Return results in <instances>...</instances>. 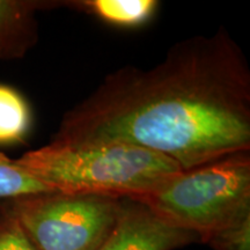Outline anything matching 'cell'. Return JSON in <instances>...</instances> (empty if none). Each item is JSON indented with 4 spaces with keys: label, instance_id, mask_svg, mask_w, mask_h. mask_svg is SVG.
I'll use <instances>...</instances> for the list:
<instances>
[{
    "label": "cell",
    "instance_id": "5b68a950",
    "mask_svg": "<svg viewBox=\"0 0 250 250\" xmlns=\"http://www.w3.org/2000/svg\"><path fill=\"white\" fill-rule=\"evenodd\" d=\"M201 242L196 233L176 227L142 203L123 199L118 219L98 250H174Z\"/></svg>",
    "mask_w": 250,
    "mask_h": 250
},
{
    "label": "cell",
    "instance_id": "277c9868",
    "mask_svg": "<svg viewBox=\"0 0 250 250\" xmlns=\"http://www.w3.org/2000/svg\"><path fill=\"white\" fill-rule=\"evenodd\" d=\"M123 199L46 192L7 202L37 250H98L116 224Z\"/></svg>",
    "mask_w": 250,
    "mask_h": 250
},
{
    "label": "cell",
    "instance_id": "ba28073f",
    "mask_svg": "<svg viewBox=\"0 0 250 250\" xmlns=\"http://www.w3.org/2000/svg\"><path fill=\"white\" fill-rule=\"evenodd\" d=\"M30 127V111L18 90L0 85V144L23 142Z\"/></svg>",
    "mask_w": 250,
    "mask_h": 250
},
{
    "label": "cell",
    "instance_id": "52a82bcc",
    "mask_svg": "<svg viewBox=\"0 0 250 250\" xmlns=\"http://www.w3.org/2000/svg\"><path fill=\"white\" fill-rule=\"evenodd\" d=\"M68 6L95 15L103 22L116 27L134 28L146 23L155 14V0H83Z\"/></svg>",
    "mask_w": 250,
    "mask_h": 250
},
{
    "label": "cell",
    "instance_id": "3957f363",
    "mask_svg": "<svg viewBox=\"0 0 250 250\" xmlns=\"http://www.w3.org/2000/svg\"><path fill=\"white\" fill-rule=\"evenodd\" d=\"M250 152H239L184 169L164 186L134 199L201 242L250 217Z\"/></svg>",
    "mask_w": 250,
    "mask_h": 250
},
{
    "label": "cell",
    "instance_id": "7a4b0ae2",
    "mask_svg": "<svg viewBox=\"0 0 250 250\" xmlns=\"http://www.w3.org/2000/svg\"><path fill=\"white\" fill-rule=\"evenodd\" d=\"M17 161L55 192L131 201L184 170L167 156L127 144L71 147L50 142Z\"/></svg>",
    "mask_w": 250,
    "mask_h": 250
},
{
    "label": "cell",
    "instance_id": "6da1fadb",
    "mask_svg": "<svg viewBox=\"0 0 250 250\" xmlns=\"http://www.w3.org/2000/svg\"><path fill=\"white\" fill-rule=\"evenodd\" d=\"M51 143L127 144L183 169L250 152V71L226 30L175 43L151 68L111 72L62 116Z\"/></svg>",
    "mask_w": 250,
    "mask_h": 250
},
{
    "label": "cell",
    "instance_id": "8992f818",
    "mask_svg": "<svg viewBox=\"0 0 250 250\" xmlns=\"http://www.w3.org/2000/svg\"><path fill=\"white\" fill-rule=\"evenodd\" d=\"M56 2L0 0V59L23 57L37 42L35 13Z\"/></svg>",
    "mask_w": 250,
    "mask_h": 250
},
{
    "label": "cell",
    "instance_id": "30bf717a",
    "mask_svg": "<svg viewBox=\"0 0 250 250\" xmlns=\"http://www.w3.org/2000/svg\"><path fill=\"white\" fill-rule=\"evenodd\" d=\"M203 243L214 250H250V217L218 230Z\"/></svg>",
    "mask_w": 250,
    "mask_h": 250
},
{
    "label": "cell",
    "instance_id": "8fae6325",
    "mask_svg": "<svg viewBox=\"0 0 250 250\" xmlns=\"http://www.w3.org/2000/svg\"><path fill=\"white\" fill-rule=\"evenodd\" d=\"M0 250H37L20 224L7 211L0 221Z\"/></svg>",
    "mask_w": 250,
    "mask_h": 250
},
{
    "label": "cell",
    "instance_id": "9c48e42d",
    "mask_svg": "<svg viewBox=\"0 0 250 250\" xmlns=\"http://www.w3.org/2000/svg\"><path fill=\"white\" fill-rule=\"evenodd\" d=\"M46 192L55 191L19 165L17 159L12 160L0 152V202Z\"/></svg>",
    "mask_w": 250,
    "mask_h": 250
}]
</instances>
